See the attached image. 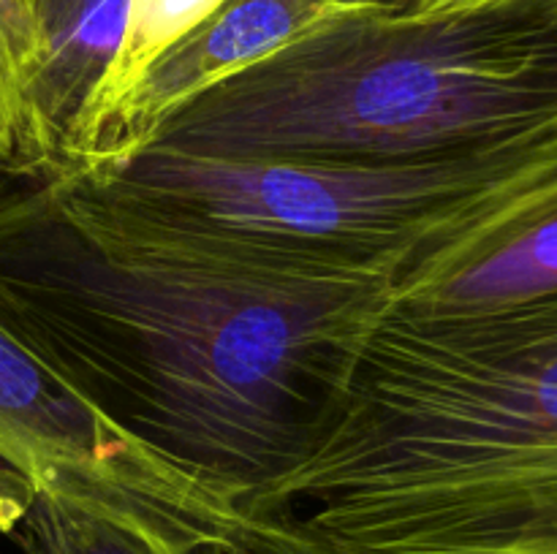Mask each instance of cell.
Segmentation results:
<instances>
[{
	"mask_svg": "<svg viewBox=\"0 0 557 554\" xmlns=\"http://www.w3.org/2000/svg\"><path fill=\"white\" fill-rule=\"evenodd\" d=\"M392 288L79 174L0 182V324L109 427L237 511L319 443Z\"/></svg>",
	"mask_w": 557,
	"mask_h": 554,
	"instance_id": "obj_1",
	"label": "cell"
},
{
	"mask_svg": "<svg viewBox=\"0 0 557 554\" xmlns=\"http://www.w3.org/2000/svg\"><path fill=\"white\" fill-rule=\"evenodd\" d=\"M245 514L341 554H557V297L386 307L319 443Z\"/></svg>",
	"mask_w": 557,
	"mask_h": 554,
	"instance_id": "obj_2",
	"label": "cell"
},
{
	"mask_svg": "<svg viewBox=\"0 0 557 554\" xmlns=\"http://www.w3.org/2000/svg\"><path fill=\"white\" fill-rule=\"evenodd\" d=\"M557 128V0L315 27L169 119L152 144L212 155L422 161ZM150 144V147H152Z\"/></svg>",
	"mask_w": 557,
	"mask_h": 554,
	"instance_id": "obj_3",
	"label": "cell"
},
{
	"mask_svg": "<svg viewBox=\"0 0 557 554\" xmlns=\"http://www.w3.org/2000/svg\"><path fill=\"white\" fill-rule=\"evenodd\" d=\"M557 174V128L422 161L212 155L152 144L79 174L141 210L395 282Z\"/></svg>",
	"mask_w": 557,
	"mask_h": 554,
	"instance_id": "obj_4",
	"label": "cell"
},
{
	"mask_svg": "<svg viewBox=\"0 0 557 554\" xmlns=\"http://www.w3.org/2000/svg\"><path fill=\"white\" fill-rule=\"evenodd\" d=\"M0 462L20 483L71 478L128 498L185 532L212 530L226 505L131 443L0 324Z\"/></svg>",
	"mask_w": 557,
	"mask_h": 554,
	"instance_id": "obj_5",
	"label": "cell"
},
{
	"mask_svg": "<svg viewBox=\"0 0 557 554\" xmlns=\"http://www.w3.org/2000/svg\"><path fill=\"white\" fill-rule=\"evenodd\" d=\"M389 0H223L221 9L169 49L96 136L71 172L87 174L145 150L163 125L212 87L243 74L315 27Z\"/></svg>",
	"mask_w": 557,
	"mask_h": 554,
	"instance_id": "obj_6",
	"label": "cell"
},
{
	"mask_svg": "<svg viewBox=\"0 0 557 554\" xmlns=\"http://www.w3.org/2000/svg\"><path fill=\"white\" fill-rule=\"evenodd\" d=\"M557 297V174L395 282L389 310L466 315Z\"/></svg>",
	"mask_w": 557,
	"mask_h": 554,
	"instance_id": "obj_7",
	"label": "cell"
},
{
	"mask_svg": "<svg viewBox=\"0 0 557 554\" xmlns=\"http://www.w3.org/2000/svg\"><path fill=\"white\" fill-rule=\"evenodd\" d=\"M38 54L22 90L20 152L9 177H52L117 60L128 0H33Z\"/></svg>",
	"mask_w": 557,
	"mask_h": 554,
	"instance_id": "obj_8",
	"label": "cell"
},
{
	"mask_svg": "<svg viewBox=\"0 0 557 554\" xmlns=\"http://www.w3.org/2000/svg\"><path fill=\"white\" fill-rule=\"evenodd\" d=\"M0 530L22 554H205L134 500L60 476H0Z\"/></svg>",
	"mask_w": 557,
	"mask_h": 554,
	"instance_id": "obj_9",
	"label": "cell"
},
{
	"mask_svg": "<svg viewBox=\"0 0 557 554\" xmlns=\"http://www.w3.org/2000/svg\"><path fill=\"white\" fill-rule=\"evenodd\" d=\"M221 5L223 0H128V20H125L117 60L103 76L101 87L82 117L63 172H71L79 163L87 147L107 128L109 119L128 101L131 92L150 74L152 65L169 49L177 47L185 36H190L201 22L210 20Z\"/></svg>",
	"mask_w": 557,
	"mask_h": 554,
	"instance_id": "obj_10",
	"label": "cell"
},
{
	"mask_svg": "<svg viewBox=\"0 0 557 554\" xmlns=\"http://www.w3.org/2000/svg\"><path fill=\"white\" fill-rule=\"evenodd\" d=\"M38 54L33 0H0V174L14 172L20 152L22 90Z\"/></svg>",
	"mask_w": 557,
	"mask_h": 554,
	"instance_id": "obj_11",
	"label": "cell"
},
{
	"mask_svg": "<svg viewBox=\"0 0 557 554\" xmlns=\"http://www.w3.org/2000/svg\"><path fill=\"white\" fill-rule=\"evenodd\" d=\"M218 554H341L292 519L277 514H245L232 519Z\"/></svg>",
	"mask_w": 557,
	"mask_h": 554,
	"instance_id": "obj_12",
	"label": "cell"
},
{
	"mask_svg": "<svg viewBox=\"0 0 557 554\" xmlns=\"http://www.w3.org/2000/svg\"><path fill=\"white\" fill-rule=\"evenodd\" d=\"M504 3V0H392L397 11L411 16H438L451 14V11H468L482 9V5Z\"/></svg>",
	"mask_w": 557,
	"mask_h": 554,
	"instance_id": "obj_13",
	"label": "cell"
}]
</instances>
